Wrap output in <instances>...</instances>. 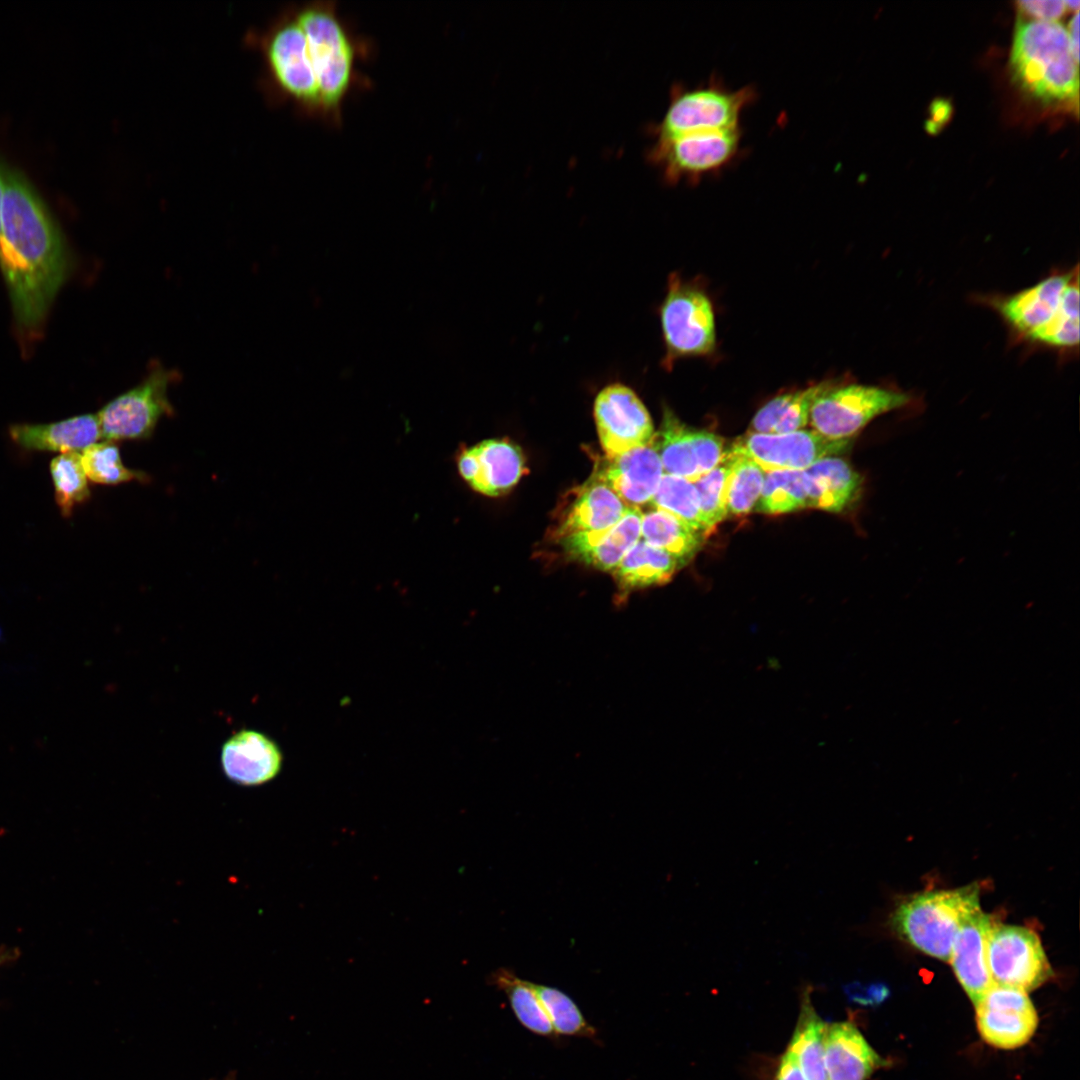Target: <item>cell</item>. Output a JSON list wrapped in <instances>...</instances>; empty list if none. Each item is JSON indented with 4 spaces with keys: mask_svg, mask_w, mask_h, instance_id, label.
Here are the masks:
<instances>
[{
    "mask_svg": "<svg viewBox=\"0 0 1080 1080\" xmlns=\"http://www.w3.org/2000/svg\"><path fill=\"white\" fill-rule=\"evenodd\" d=\"M844 992L849 1000L865 1006L878 1005L889 994L887 986L881 983L868 985L858 982L850 983L844 987Z\"/></svg>",
    "mask_w": 1080,
    "mask_h": 1080,
    "instance_id": "74e56055",
    "label": "cell"
},
{
    "mask_svg": "<svg viewBox=\"0 0 1080 1080\" xmlns=\"http://www.w3.org/2000/svg\"><path fill=\"white\" fill-rule=\"evenodd\" d=\"M690 440L701 475L722 464L728 455L724 440L713 432L690 428Z\"/></svg>",
    "mask_w": 1080,
    "mask_h": 1080,
    "instance_id": "8d00e7d4",
    "label": "cell"
},
{
    "mask_svg": "<svg viewBox=\"0 0 1080 1080\" xmlns=\"http://www.w3.org/2000/svg\"><path fill=\"white\" fill-rule=\"evenodd\" d=\"M73 265L63 230L45 199L21 168L8 164L1 207L0 270L17 336L25 345L42 335Z\"/></svg>",
    "mask_w": 1080,
    "mask_h": 1080,
    "instance_id": "7a4b0ae2",
    "label": "cell"
},
{
    "mask_svg": "<svg viewBox=\"0 0 1080 1080\" xmlns=\"http://www.w3.org/2000/svg\"><path fill=\"white\" fill-rule=\"evenodd\" d=\"M80 456L87 479L95 483L119 484L145 477L141 472L125 467L118 447L110 440L90 445Z\"/></svg>",
    "mask_w": 1080,
    "mask_h": 1080,
    "instance_id": "e575fe53",
    "label": "cell"
},
{
    "mask_svg": "<svg viewBox=\"0 0 1080 1080\" xmlns=\"http://www.w3.org/2000/svg\"><path fill=\"white\" fill-rule=\"evenodd\" d=\"M726 460L730 469L727 485L728 514H748L755 508L760 497L765 470L746 456L728 454Z\"/></svg>",
    "mask_w": 1080,
    "mask_h": 1080,
    "instance_id": "1f68e13d",
    "label": "cell"
},
{
    "mask_svg": "<svg viewBox=\"0 0 1080 1080\" xmlns=\"http://www.w3.org/2000/svg\"><path fill=\"white\" fill-rule=\"evenodd\" d=\"M1078 63L1067 30L1056 21L1019 20L1010 54L1013 79L1045 104H1077Z\"/></svg>",
    "mask_w": 1080,
    "mask_h": 1080,
    "instance_id": "277c9868",
    "label": "cell"
},
{
    "mask_svg": "<svg viewBox=\"0 0 1080 1080\" xmlns=\"http://www.w3.org/2000/svg\"><path fill=\"white\" fill-rule=\"evenodd\" d=\"M807 508L803 471H765V479L755 510L777 515Z\"/></svg>",
    "mask_w": 1080,
    "mask_h": 1080,
    "instance_id": "4dcf8cb0",
    "label": "cell"
},
{
    "mask_svg": "<svg viewBox=\"0 0 1080 1080\" xmlns=\"http://www.w3.org/2000/svg\"><path fill=\"white\" fill-rule=\"evenodd\" d=\"M811 992L810 984L801 990L800 1014L787 1050L797 1060L806 1080H828L824 1063L827 1024L815 1011Z\"/></svg>",
    "mask_w": 1080,
    "mask_h": 1080,
    "instance_id": "484cf974",
    "label": "cell"
},
{
    "mask_svg": "<svg viewBox=\"0 0 1080 1080\" xmlns=\"http://www.w3.org/2000/svg\"><path fill=\"white\" fill-rule=\"evenodd\" d=\"M851 443L806 429L780 434L748 432L732 443L728 454L746 456L765 471H804L823 458L845 453Z\"/></svg>",
    "mask_w": 1080,
    "mask_h": 1080,
    "instance_id": "7c38bea8",
    "label": "cell"
},
{
    "mask_svg": "<svg viewBox=\"0 0 1080 1080\" xmlns=\"http://www.w3.org/2000/svg\"><path fill=\"white\" fill-rule=\"evenodd\" d=\"M727 460L693 482L700 511L706 527L711 532L728 515L727 485L729 478Z\"/></svg>",
    "mask_w": 1080,
    "mask_h": 1080,
    "instance_id": "d590c367",
    "label": "cell"
},
{
    "mask_svg": "<svg viewBox=\"0 0 1080 1080\" xmlns=\"http://www.w3.org/2000/svg\"><path fill=\"white\" fill-rule=\"evenodd\" d=\"M9 436L26 450L78 452L102 438L97 414H83L47 424H14Z\"/></svg>",
    "mask_w": 1080,
    "mask_h": 1080,
    "instance_id": "7402d4cb",
    "label": "cell"
},
{
    "mask_svg": "<svg viewBox=\"0 0 1080 1080\" xmlns=\"http://www.w3.org/2000/svg\"><path fill=\"white\" fill-rule=\"evenodd\" d=\"M841 380L829 379L793 392L780 394L754 415L749 432L780 434L804 429L815 400Z\"/></svg>",
    "mask_w": 1080,
    "mask_h": 1080,
    "instance_id": "cb8c5ba5",
    "label": "cell"
},
{
    "mask_svg": "<svg viewBox=\"0 0 1080 1080\" xmlns=\"http://www.w3.org/2000/svg\"><path fill=\"white\" fill-rule=\"evenodd\" d=\"M807 508L842 512L855 504L863 491L864 479L844 459L823 458L803 471Z\"/></svg>",
    "mask_w": 1080,
    "mask_h": 1080,
    "instance_id": "ffe728a7",
    "label": "cell"
},
{
    "mask_svg": "<svg viewBox=\"0 0 1080 1080\" xmlns=\"http://www.w3.org/2000/svg\"><path fill=\"white\" fill-rule=\"evenodd\" d=\"M663 475L660 457L650 443L606 458L593 479L609 487L626 506L640 508L651 503Z\"/></svg>",
    "mask_w": 1080,
    "mask_h": 1080,
    "instance_id": "2e32d148",
    "label": "cell"
},
{
    "mask_svg": "<svg viewBox=\"0 0 1080 1080\" xmlns=\"http://www.w3.org/2000/svg\"><path fill=\"white\" fill-rule=\"evenodd\" d=\"M978 908L976 883L951 890L926 891L902 902L892 913L890 926L917 950L949 962L962 921Z\"/></svg>",
    "mask_w": 1080,
    "mask_h": 1080,
    "instance_id": "5b68a950",
    "label": "cell"
},
{
    "mask_svg": "<svg viewBox=\"0 0 1080 1080\" xmlns=\"http://www.w3.org/2000/svg\"><path fill=\"white\" fill-rule=\"evenodd\" d=\"M274 95L303 116L338 127L346 102L367 89L362 70L373 52L335 1H310L286 8L259 39Z\"/></svg>",
    "mask_w": 1080,
    "mask_h": 1080,
    "instance_id": "6da1fadb",
    "label": "cell"
},
{
    "mask_svg": "<svg viewBox=\"0 0 1080 1080\" xmlns=\"http://www.w3.org/2000/svg\"><path fill=\"white\" fill-rule=\"evenodd\" d=\"M1079 269L1053 272L1014 294L989 300L1017 337L1062 351L1079 344Z\"/></svg>",
    "mask_w": 1080,
    "mask_h": 1080,
    "instance_id": "3957f363",
    "label": "cell"
},
{
    "mask_svg": "<svg viewBox=\"0 0 1080 1080\" xmlns=\"http://www.w3.org/2000/svg\"><path fill=\"white\" fill-rule=\"evenodd\" d=\"M490 978L491 983L506 994L515 1017L523 1027L552 1041L559 1039L531 982L518 978L511 970L504 968L495 971Z\"/></svg>",
    "mask_w": 1080,
    "mask_h": 1080,
    "instance_id": "f1b7e54d",
    "label": "cell"
},
{
    "mask_svg": "<svg viewBox=\"0 0 1080 1080\" xmlns=\"http://www.w3.org/2000/svg\"><path fill=\"white\" fill-rule=\"evenodd\" d=\"M594 419L606 458L652 443V419L640 398L628 386L612 383L594 401Z\"/></svg>",
    "mask_w": 1080,
    "mask_h": 1080,
    "instance_id": "4fadbf2b",
    "label": "cell"
},
{
    "mask_svg": "<svg viewBox=\"0 0 1080 1080\" xmlns=\"http://www.w3.org/2000/svg\"><path fill=\"white\" fill-rule=\"evenodd\" d=\"M977 1029L982 1039L999 1049L1025 1045L1038 1026L1037 1012L1027 992L993 984L975 1005Z\"/></svg>",
    "mask_w": 1080,
    "mask_h": 1080,
    "instance_id": "5bb4252c",
    "label": "cell"
},
{
    "mask_svg": "<svg viewBox=\"0 0 1080 1080\" xmlns=\"http://www.w3.org/2000/svg\"><path fill=\"white\" fill-rule=\"evenodd\" d=\"M531 984L558 1036L598 1040L597 1030L587 1021L572 998L557 988L532 982Z\"/></svg>",
    "mask_w": 1080,
    "mask_h": 1080,
    "instance_id": "d6a6232c",
    "label": "cell"
},
{
    "mask_svg": "<svg viewBox=\"0 0 1080 1080\" xmlns=\"http://www.w3.org/2000/svg\"><path fill=\"white\" fill-rule=\"evenodd\" d=\"M652 508L670 513L703 537L710 531L700 511L693 482L664 474L651 501Z\"/></svg>",
    "mask_w": 1080,
    "mask_h": 1080,
    "instance_id": "f546056e",
    "label": "cell"
},
{
    "mask_svg": "<svg viewBox=\"0 0 1080 1080\" xmlns=\"http://www.w3.org/2000/svg\"><path fill=\"white\" fill-rule=\"evenodd\" d=\"M228 1080H233V1079H228Z\"/></svg>",
    "mask_w": 1080,
    "mask_h": 1080,
    "instance_id": "f6af8a7d",
    "label": "cell"
},
{
    "mask_svg": "<svg viewBox=\"0 0 1080 1080\" xmlns=\"http://www.w3.org/2000/svg\"><path fill=\"white\" fill-rule=\"evenodd\" d=\"M917 400L895 387L840 382L814 402L809 424L832 440H853L875 418L911 408Z\"/></svg>",
    "mask_w": 1080,
    "mask_h": 1080,
    "instance_id": "52a82bcc",
    "label": "cell"
},
{
    "mask_svg": "<svg viewBox=\"0 0 1080 1080\" xmlns=\"http://www.w3.org/2000/svg\"><path fill=\"white\" fill-rule=\"evenodd\" d=\"M1064 4H1065L1066 8L1075 9L1077 11L1078 8H1079L1080 3H1079L1078 0H1066V1H1064Z\"/></svg>",
    "mask_w": 1080,
    "mask_h": 1080,
    "instance_id": "ee69618b",
    "label": "cell"
},
{
    "mask_svg": "<svg viewBox=\"0 0 1080 1080\" xmlns=\"http://www.w3.org/2000/svg\"><path fill=\"white\" fill-rule=\"evenodd\" d=\"M628 508L609 487L592 479L564 512L556 536L561 539L575 533L610 528Z\"/></svg>",
    "mask_w": 1080,
    "mask_h": 1080,
    "instance_id": "603a6c76",
    "label": "cell"
},
{
    "mask_svg": "<svg viewBox=\"0 0 1080 1080\" xmlns=\"http://www.w3.org/2000/svg\"><path fill=\"white\" fill-rule=\"evenodd\" d=\"M221 764L225 775L234 783L256 786L272 780L280 772L282 753L266 735L241 730L222 746Z\"/></svg>",
    "mask_w": 1080,
    "mask_h": 1080,
    "instance_id": "d6986e66",
    "label": "cell"
},
{
    "mask_svg": "<svg viewBox=\"0 0 1080 1080\" xmlns=\"http://www.w3.org/2000/svg\"><path fill=\"white\" fill-rule=\"evenodd\" d=\"M776 1080H806L797 1060L788 1050L779 1061Z\"/></svg>",
    "mask_w": 1080,
    "mask_h": 1080,
    "instance_id": "ab89813d",
    "label": "cell"
},
{
    "mask_svg": "<svg viewBox=\"0 0 1080 1080\" xmlns=\"http://www.w3.org/2000/svg\"><path fill=\"white\" fill-rule=\"evenodd\" d=\"M1017 6L1023 13L1046 21H1055L1067 9L1064 1L1059 0H1021Z\"/></svg>",
    "mask_w": 1080,
    "mask_h": 1080,
    "instance_id": "f35d334b",
    "label": "cell"
},
{
    "mask_svg": "<svg viewBox=\"0 0 1080 1080\" xmlns=\"http://www.w3.org/2000/svg\"><path fill=\"white\" fill-rule=\"evenodd\" d=\"M660 322L665 344L664 366L670 368L680 358L711 354L716 346L712 303L695 283L671 274Z\"/></svg>",
    "mask_w": 1080,
    "mask_h": 1080,
    "instance_id": "ba28073f",
    "label": "cell"
},
{
    "mask_svg": "<svg viewBox=\"0 0 1080 1080\" xmlns=\"http://www.w3.org/2000/svg\"><path fill=\"white\" fill-rule=\"evenodd\" d=\"M682 564L667 552L640 539L611 572L621 593L664 584Z\"/></svg>",
    "mask_w": 1080,
    "mask_h": 1080,
    "instance_id": "d4e9b609",
    "label": "cell"
},
{
    "mask_svg": "<svg viewBox=\"0 0 1080 1080\" xmlns=\"http://www.w3.org/2000/svg\"><path fill=\"white\" fill-rule=\"evenodd\" d=\"M455 463L465 483L489 497L511 490L525 471L521 450L506 439H486L463 446L455 455Z\"/></svg>",
    "mask_w": 1080,
    "mask_h": 1080,
    "instance_id": "9a60e30c",
    "label": "cell"
},
{
    "mask_svg": "<svg viewBox=\"0 0 1080 1080\" xmlns=\"http://www.w3.org/2000/svg\"><path fill=\"white\" fill-rule=\"evenodd\" d=\"M50 473L55 489V501L62 516L69 517L74 507L90 496L80 453L65 452L53 458Z\"/></svg>",
    "mask_w": 1080,
    "mask_h": 1080,
    "instance_id": "836d02e7",
    "label": "cell"
},
{
    "mask_svg": "<svg viewBox=\"0 0 1080 1080\" xmlns=\"http://www.w3.org/2000/svg\"><path fill=\"white\" fill-rule=\"evenodd\" d=\"M664 474L696 481L701 473L690 440V427L665 408L661 427L652 441Z\"/></svg>",
    "mask_w": 1080,
    "mask_h": 1080,
    "instance_id": "83f0119b",
    "label": "cell"
},
{
    "mask_svg": "<svg viewBox=\"0 0 1080 1080\" xmlns=\"http://www.w3.org/2000/svg\"><path fill=\"white\" fill-rule=\"evenodd\" d=\"M642 511L629 507L612 527L580 532L560 540L571 558L602 571L612 572L625 554L641 539Z\"/></svg>",
    "mask_w": 1080,
    "mask_h": 1080,
    "instance_id": "ac0fdd59",
    "label": "cell"
},
{
    "mask_svg": "<svg viewBox=\"0 0 1080 1080\" xmlns=\"http://www.w3.org/2000/svg\"><path fill=\"white\" fill-rule=\"evenodd\" d=\"M931 119L927 122L930 133H936L951 117L952 107L949 102L938 99L930 107Z\"/></svg>",
    "mask_w": 1080,
    "mask_h": 1080,
    "instance_id": "60d3db41",
    "label": "cell"
},
{
    "mask_svg": "<svg viewBox=\"0 0 1080 1080\" xmlns=\"http://www.w3.org/2000/svg\"><path fill=\"white\" fill-rule=\"evenodd\" d=\"M994 920L978 908L962 921L949 962L962 988L974 1004L994 984L987 961V940Z\"/></svg>",
    "mask_w": 1080,
    "mask_h": 1080,
    "instance_id": "e0dca14e",
    "label": "cell"
},
{
    "mask_svg": "<svg viewBox=\"0 0 1080 1080\" xmlns=\"http://www.w3.org/2000/svg\"><path fill=\"white\" fill-rule=\"evenodd\" d=\"M8 162L0 156V236H1V207L5 185V175L8 166Z\"/></svg>",
    "mask_w": 1080,
    "mask_h": 1080,
    "instance_id": "7bdbcfd3",
    "label": "cell"
},
{
    "mask_svg": "<svg viewBox=\"0 0 1080 1080\" xmlns=\"http://www.w3.org/2000/svg\"><path fill=\"white\" fill-rule=\"evenodd\" d=\"M987 961L995 984L1025 992L1053 976L1038 935L1026 927L994 922L987 940Z\"/></svg>",
    "mask_w": 1080,
    "mask_h": 1080,
    "instance_id": "8fae6325",
    "label": "cell"
},
{
    "mask_svg": "<svg viewBox=\"0 0 1080 1080\" xmlns=\"http://www.w3.org/2000/svg\"><path fill=\"white\" fill-rule=\"evenodd\" d=\"M178 377L175 370L153 365L140 383L97 413L102 438L112 441L149 437L162 417L174 413L168 389Z\"/></svg>",
    "mask_w": 1080,
    "mask_h": 1080,
    "instance_id": "30bf717a",
    "label": "cell"
},
{
    "mask_svg": "<svg viewBox=\"0 0 1080 1080\" xmlns=\"http://www.w3.org/2000/svg\"><path fill=\"white\" fill-rule=\"evenodd\" d=\"M757 97L754 86L733 90L715 75L693 88L674 85L662 119L652 128L654 142L740 127L742 112Z\"/></svg>",
    "mask_w": 1080,
    "mask_h": 1080,
    "instance_id": "8992f818",
    "label": "cell"
},
{
    "mask_svg": "<svg viewBox=\"0 0 1080 1080\" xmlns=\"http://www.w3.org/2000/svg\"><path fill=\"white\" fill-rule=\"evenodd\" d=\"M703 538L668 512L656 508L642 512L641 539L667 552L682 565L695 555Z\"/></svg>",
    "mask_w": 1080,
    "mask_h": 1080,
    "instance_id": "4316f807",
    "label": "cell"
},
{
    "mask_svg": "<svg viewBox=\"0 0 1080 1080\" xmlns=\"http://www.w3.org/2000/svg\"><path fill=\"white\" fill-rule=\"evenodd\" d=\"M824 1063L830 1080H867L886 1064L850 1022L827 1025Z\"/></svg>",
    "mask_w": 1080,
    "mask_h": 1080,
    "instance_id": "44dd1931",
    "label": "cell"
},
{
    "mask_svg": "<svg viewBox=\"0 0 1080 1080\" xmlns=\"http://www.w3.org/2000/svg\"><path fill=\"white\" fill-rule=\"evenodd\" d=\"M1069 44L1073 57L1079 62V13L1075 12L1067 30Z\"/></svg>",
    "mask_w": 1080,
    "mask_h": 1080,
    "instance_id": "b9f144b4",
    "label": "cell"
},
{
    "mask_svg": "<svg viewBox=\"0 0 1080 1080\" xmlns=\"http://www.w3.org/2000/svg\"><path fill=\"white\" fill-rule=\"evenodd\" d=\"M742 135L740 126L654 142L648 160L661 171L667 184H696L734 162L741 151Z\"/></svg>",
    "mask_w": 1080,
    "mask_h": 1080,
    "instance_id": "9c48e42d",
    "label": "cell"
}]
</instances>
